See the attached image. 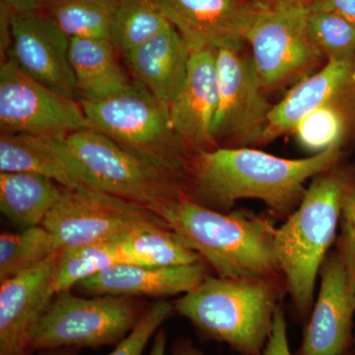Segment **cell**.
I'll use <instances>...</instances> for the list:
<instances>
[{"instance_id": "44dd1931", "label": "cell", "mask_w": 355, "mask_h": 355, "mask_svg": "<svg viewBox=\"0 0 355 355\" xmlns=\"http://www.w3.org/2000/svg\"><path fill=\"white\" fill-rule=\"evenodd\" d=\"M116 50L109 39H70L69 60L80 101L109 97L130 83L116 60Z\"/></svg>"}, {"instance_id": "e575fe53", "label": "cell", "mask_w": 355, "mask_h": 355, "mask_svg": "<svg viewBox=\"0 0 355 355\" xmlns=\"http://www.w3.org/2000/svg\"><path fill=\"white\" fill-rule=\"evenodd\" d=\"M340 227L347 229L355 234V184L347 191L343 200Z\"/></svg>"}, {"instance_id": "f35d334b", "label": "cell", "mask_w": 355, "mask_h": 355, "mask_svg": "<svg viewBox=\"0 0 355 355\" xmlns=\"http://www.w3.org/2000/svg\"><path fill=\"white\" fill-rule=\"evenodd\" d=\"M261 2H265V3H270V2L275 1V0H259Z\"/></svg>"}, {"instance_id": "3957f363", "label": "cell", "mask_w": 355, "mask_h": 355, "mask_svg": "<svg viewBox=\"0 0 355 355\" xmlns=\"http://www.w3.org/2000/svg\"><path fill=\"white\" fill-rule=\"evenodd\" d=\"M284 292V275L241 279L209 275L174 306L205 338L227 343L241 355H261Z\"/></svg>"}, {"instance_id": "ac0fdd59", "label": "cell", "mask_w": 355, "mask_h": 355, "mask_svg": "<svg viewBox=\"0 0 355 355\" xmlns=\"http://www.w3.org/2000/svg\"><path fill=\"white\" fill-rule=\"evenodd\" d=\"M355 87V55L328 60L323 69L303 79L272 106L261 144L293 132L298 123L336 96Z\"/></svg>"}, {"instance_id": "6da1fadb", "label": "cell", "mask_w": 355, "mask_h": 355, "mask_svg": "<svg viewBox=\"0 0 355 355\" xmlns=\"http://www.w3.org/2000/svg\"><path fill=\"white\" fill-rule=\"evenodd\" d=\"M340 157L342 146L303 159L277 157L249 147H217L191 155L186 193L219 211L242 198H256L273 216L288 218L304 197L306 182L335 167Z\"/></svg>"}, {"instance_id": "60d3db41", "label": "cell", "mask_w": 355, "mask_h": 355, "mask_svg": "<svg viewBox=\"0 0 355 355\" xmlns=\"http://www.w3.org/2000/svg\"><path fill=\"white\" fill-rule=\"evenodd\" d=\"M354 355H355V354H354Z\"/></svg>"}, {"instance_id": "7402d4cb", "label": "cell", "mask_w": 355, "mask_h": 355, "mask_svg": "<svg viewBox=\"0 0 355 355\" xmlns=\"http://www.w3.org/2000/svg\"><path fill=\"white\" fill-rule=\"evenodd\" d=\"M64 191L62 184L43 175L0 172V209L22 227L42 225Z\"/></svg>"}, {"instance_id": "8fae6325", "label": "cell", "mask_w": 355, "mask_h": 355, "mask_svg": "<svg viewBox=\"0 0 355 355\" xmlns=\"http://www.w3.org/2000/svg\"><path fill=\"white\" fill-rule=\"evenodd\" d=\"M242 51H216L218 107L214 123L216 144L248 147L260 144L272 109L263 94L252 58Z\"/></svg>"}, {"instance_id": "1f68e13d", "label": "cell", "mask_w": 355, "mask_h": 355, "mask_svg": "<svg viewBox=\"0 0 355 355\" xmlns=\"http://www.w3.org/2000/svg\"><path fill=\"white\" fill-rule=\"evenodd\" d=\"M336 253L340 256L347 279L355 292V234L340 227V234L336 239Z\"/></svg>"}, {"instance_id": "f546056e", "label": "cell", "mask_w": 355, "mask_h": 355, "mask_svg": "<svg viewBox=\"0 0 355 355\" xmlns=\"http://www.w3.org/2000/svg\"><path fill=\"white\" fill-rule=\"evenodd\" d=\"M176 313L174 304L159 300L146 308L139 321L108 355H142L161 326Z\"/></svg>"}, {"instance_id": "484cf974", "label": "cell", "mask_w": 355, "mask_h": 355, "mask_svg": "<svg viewBox=\"0 0 355 355\" xmlns=\"http://www.w3.org/2000/svg\"><path fill=\"white\" fill-rule=\"evenodd\" d=\"M169 24L158 0H116L112 41L125 58Z\"/></svg>"}, {"instance_id": "52a82bcc", "label": "cell", "mask_w": 355, "mask_h": 355, "mask_svg": "<svg viewBox=\"0 0 355 355\" xmlns=\"http://www.w3.org/2000/svg\"><path fill=\"white\" fill-rule=\"evenodd\" d=\"M144 310L130 297L83 298L70 291L60 292L37 329L31 354L60 347L116 345L135 328Z\"/></svg>"}, {"instance_id": "cb8c5ba5", "label": "cell", "mask_w": 355, "mask_h": 355, "mask_svg": "<svg viewBox=\"0 0 355 355\" xmlns=\"http://www.w3.org/2000/svg\"><path fill=\"white\" fill-rule=\"evenodd\" d=\"M119 265L133 263L116 239L62 250L55 272V292L71 291L83 280Z\"/></svg>"}, {"instance_id": "277c9868", "label": "cell", "mask_w": 355, "mask_h": 355, "mask_svg": "<svg viewBox=\"0 0 355 355\" xmlns=\"http://www.w3.org/2000/svg\"><path fill=\"white\" fill-rule=\"evenodd\" d=\"M355 184V171L338 167L318 175L301 202L275 233V251L299 317L307 318L315 284L335 241L343 200Z\"/></svg>"}, {"instance_id": "7a4b0ae2", "label": "cell", "mask_w": 355, "mask_h": 355, "mask_svg": "<svg viewBox=\"0 0 355 355\" xmlns=\"http://www.w3.org/2000/svg\"><path fill=\"white\" fill-rule=\"evenodd\" d=\"M169 228L225 279H259L282 275L277 229L265 218L235 211L223 214L184 193L153 209Z\"/></svg>"}, {"instance_id": "ab89813d", "label": "cell", "mask_w": 355, "mask_h": 355, "mask_svg": "<svg viewBox=\"0 0 355 355\" xmlns=\"http://www.w3.org/2000/svg\"><path fill=\"white\" fill-rule=\"evenodd\" d=\"M345 355H352V354H345Z\"/></svg>"}, {"instance_id": "2e32d148", "label": "cell", "mask_w": 355, "mask_h": 355, "mask_svg": "<svg viewBox=\"0 0 355 355\" xmlns=\"http://www.w3.org/2000/svg\"><path fill=\"white\" fill-rule=\"evenodd\" d=\"M217 107L216 51H191L186 80L169 112L175 132L191 155L217 148L214 137Z\"/></svg>"}, {"instance_id": "8d00e7d4", "label": "cell", "mask_w": 355, "mask_h": 355, "mask_svg": "<svg viewBox=\"0 0 355 355\" xmlns=\"http://www.w3.org/2000/svg\"><path fill=\"white\" fill-rule=\"evenodd\" d=\"M167 345V335L164 330H159L154 336L153 347L148 355H165Z\"/></svg>"}, {"instance_id": "d6986e66", "label": "cell", "mask_w": 355, "mask_h": 355, "mask_svg": "<svg viewBox=\"0 0 355 355\" xmlns=\"http://www.w3.org/2000/svg\"><path fill=\"white\" fill-rule=\"evenodd\" d=\"M0 172L43 175L65 189L88 187L86 173L67 144V137L1 132Z\"/></svg>"}, {"instance_id": "9c48e42d", "label": "cell", "mask_w": 355, "mask_h": 355, "mask_svg": "<svg viewBox=\"0 0 355 355\" xmlns=\"http://www.w3.org/2000/svg\"><path fill=\"white\" fill-rule=\"evenodd\" d=\"M308 14L309 0H275L261 6L248 44L263 89L286 83L323 58L311 38Z\"/></svg>"}, {"instance_id": "d6a6232c", "label": "cell", "mask_w": 355, "mask_h": 355, "mask_svg": "<svg viewBox=\"0 0 355 355\" xmlns=\"http://www.w3.org/2000/svg\"><path fill=\"white\" fill-rule=\"evenodd\" d=\"M309 7L336 14L355 27V0H309Z\"/></svg>"}, {"instance_id": "30bf717a", "label": "cell", "mask_w": 355, "mask_h": 355, "mask_svg": "<svg viewBox=\"0 0 355 355\" xmlns=\"http://www.w3.org/2000/svg\"><path fill=\"white\" fill-rule=\"evenodd\" d=\"M91 128L80 103L28 76L10 58L0 67V130L67 137Z\"/></svg>"}, {"instance_id": "8992f818", "label": "cell", "mask_w": 355, "mask_h": 355, "mask_svg": "<svg viewBox=\"0 0 355 355\" xmlns=\"http://www.w3.org/2000/svg\"><path fill=\"white\" fill-rule=\"evenodd\" d=\"M67 142L83 165L91 188L151 210L186 193L181 178L128 153L98 130L71 133Z\"/></svg>"}, {"instance_id": "ffe728a7", "label": "cell", "mask_w": 355, "mask_h": 355, "mask_svg": "<svg viewBox=\"0 0 355 355\" xmlns=\"http://www.w3.org/2000/svg\"><path fill=\"white\" fill-rule=\"evenodd\" d=\"M190 57L188 44L170 23L125 60L135 80L170 107L183 88Z\"/></svg>"}, {"instance_id": "f1b7e54d", "label": "cell", "mask_w": 355, "mask_h": 355, "mask_svg": "<svg viewBox=\"0 0 355 355\" xmlns=\"http://www.w3.org/2000/svg\"><path fill=\"white\" fill-rule=\"evenodd\" d=\"M308 27L313 43L327 60L355 55V27L340 16L309 7Z\"/></svg>"}, {"instance_id": "83f0119b", "label": "cell", "mask_w": 355, "mask_h": 355, "mask_svg": "<svg viewBox=\"0 0 355 355\" xmlns=\"http://www.w3.org/2000/svg\"><path fill=\"white\" fill-rule=\"evenodd\" d=\"M58 252L57 243L43 226L0 235V282L31 270Z\"/></svg>"}, {"instance_id": "d4e9b609", "label": "cell", "mask_w": 355, "mask_h": 355, "mask_svg": "<svg viewBox=\"0 0 355 355\" xmlns=\"http://www.w3.org/2000/svg\"><path fill=\"white\" fill-rule=\"evenodd\" d=\"M116 3V0H51L46 9L69 39L112 40Z\"/></svg>"}, {"instance_id": "ba28073f", "label": "cell", "mask_w": 355, "mask_h": 355, "mask_svg": "<svg viewBox=\"0 0 355 355\" xmlns=\"http://www.w3.org/2000/svg\"><path fill=\"white\" fill-rule=\"evenodd\" d=\"M144 225L169 227L148 207L87 186L65 189L42 223L60 251L114 240Z\"/></svg>"}, {"instance_id": "4fadbf2b", "label": "cell", "mask_w": 355, "mask_h": 355, "mask_svg": "<svg viewBox=\"0 0 355 355\" xmlns=\"http://www.w3.org/2000/svg\"><path fill=\"white\" fill-rule=\"evenodd\" d=\"M190 51H242L265 2L259 0H158Z\"/></svg>"}, {"instance_id": "7c38bea8", "label": "cell", "mask_w": 355, "mask_h": 355, "mask_svg": "<svg viewBox=\"0 0 355 355\" xmlns=\"http://www.w3.org/2000/svg\"><path fill=\"white\" fill-rule=\"evenodd\" d=\"M10 58L28 76L70 99L80 97L69 60L70 39L48 13L13 14L9 21Z\"/></svg>"}, {"instance_id": "5b68a950", "label": "cell", "mask_w": 355, "mask_h": 355, "mask_svg": "<svg viewBox=\"0 0 355 355\" xmlns=\"http://www.w3.org/2000/svg\"><path fill=\"white\" fill-rule=\"evenodd\" d=\"M79 103L93 130L186 181L191 154L173 128L169 107L141 84L130 81L116 94Z\"/></svg>"}, {"instance_id": "4dcf8cb0", "label": "cell", "mask_w": 355, "mask_h": 355, "mask_svg": "<svg viewBox=\"0 0 355 355\" xmlns=\"http://www.w3.org/2000/svg\"><path fill=\"white\" fill-rule=\"evenodd\" d=\"M261 355H291L287 340L286 314L282 307L275 312L272 333Z\"/></svg>"}, {"instance_id": "e0dca14e", "label": "cell", "mask_w": 355, "mask_h": 355, "mask_svg": "<svg viewBox=\"0 0 355 355\" xmlns=\"http://www.w3.org/2000/svg\"><path fill=\"white\" fill-rule=\"evenodd\" d=\"M209 275V265L205 261L174 266L119 265L76 286L96 296L166 297L188 293Z\"/></svg>"}, {"instance_id": "d590c367", "label": "cell", "mask_w": 355, "mask_h": 355, "mask_svg": "<svg viewBox=\"0 0 355 355\" xmlns=\"http://www.w3.org/2000/svg\"><path fill=\"white\" fill-rule=\"evenodd\" d=\"M171 355H205L189 338H178L173 343Z\"/></svg>"}, {"instance_id": "836d02e7", "label": "cell", "mask_w": 355, "mask_h": 355, "mask_svg": "<svg viewBox=\"0 0 355 355\" xmlns=\"http://www.w3.org/2000/svg\"><path fill=\"white\" fill-rule=\"evenodd\" d=\"M51 0H0L2 17L10 18L13 14L42 11Z\"/></svg>"}, {"instance_id": "4316f807", "label": "cell", "mask_w": 355, "mask_h": 355, "mask_svg": "<svg viewBox=\"0 0 355 355\" xmlns=\"http://www.w3.org/2000/svg\"><path fill=\"white\" fill-rule=\"evenodd\" d=\"M355 87L345 91L308 114L293 130L301 146L320 153L342 146L350 125L349 102Z\"/></svg>"}, {"instance_id": "5bb4252c", "label": "cell", "mask_w": 355, "mask_h": 355, "mask_svg": "<svg viewBox=\"0 0 355 355\" xmlns=\"http://www.w3.org/2000/svg\"><path fill=\"white\" fill-rule=\"evenodd\" d=\"M60 254L0 282V355H31L37 329L57 295Z\"/></svg>"}, {"instance_id": "9a60e30c", "label": "cell", "mask_w": 355, "mask_h": 355, "mask_svg": "<svg viewBox=\"0 0 355 355\" xmlns=\"http://www.w3.org/2000/svg\"><path fill=\"white\" fill-rule=\"evenodd\" d=\"M321 288L296 355H345L352 343L355 292L336 252L320 270Z\"/></svg>"}, {"instance_id": "603a6c76", "label": "cell", "mask_w": 355, "mask_h": 355, "mask_svg": "<svg viewBox=\"0 0 355 355\" xmlns=\"http://www.w3.org/2000/svg\"><path fill=\"white\" fill-rule=\"evenodd\" d=\"M133 265L174 266L203 261L167 226L144 225L116 238Z\"/></svg>"}, {"instance_id": "74e56055", "label": "cell", "mask_w": 355, "mask_h": 355, "mask_svg": "<svg viewBox=\"0 0 355 355\" xmlns=\"http://www.w3.org/2000/svg\"><path fill=\"white\" fill-rule=\"evenodd\" d=\"M78 349L76 347H60V349L43 350L40 352L39 355H77Z\"/></svg>"}]
</instances>
